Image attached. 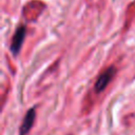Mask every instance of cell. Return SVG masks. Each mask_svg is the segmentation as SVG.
Instances as JSON below:
<instances>
[{"label": "cell", "instance_id": "6da1fadb", "mask_svg": "<svg viewBox=\"0 0 135 135\" xmlns=\"http://www.w3.org/2000/svg\"><path fill=\"white\" fill-rule=\"evenodd\" d=\"M115 74H116V69L114 66H109L104 72H102L95 82V88H94L95 92L96 93L103 92L105 90V88L108 86V84L114 78Z\"/></svg>", "mask_w": 135, "mask_h": 135}, {"label": "cell", "instance_id": "7a4b0ae2", "mask_svg": "<svg viewBox=\"0 0 135 135\" xmlns=\"http://www.w3.org/2000/svg\"><path fill=\"white\" fill-rule=\"evenodd\" d=\"M35 118H36V110L34 108H32L26 112V114L22 120V123L19 129V135H27L28 134V132L31 131V129L34 124Z\"/></svg>", "mask_w": 135, "mask_h": 135}, {"label": "cell", "instance_id": "3957f363", "mask_svg": "<svg viewBox=\"0 0 135 135\" xmlns=\"http://www.w3.org/2000/svg\"><path fill=\"white\" fill-rule=\"evenodd\" d=\"M25 37V27L24 26H19L12 39V43H11V51L14 55H17L22 46L23 40Z\"/></svg>", "mask_w": 135, "mask_h": 135}]
</instances>
